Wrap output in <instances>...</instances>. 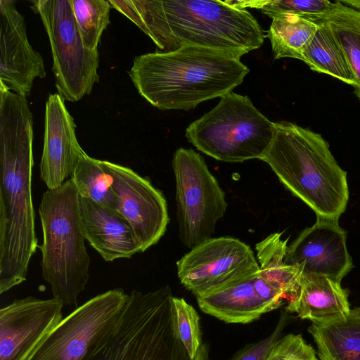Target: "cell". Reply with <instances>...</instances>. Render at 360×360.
Masks as SVG:
<instances>
[{
	"label": "cell",
	"instance_id": "6da1fadb",
	"mask_svg": "<svg viewBox=\"0 0 360 360\" xmlns=\"http://www.w3.org/2000/svg\"><path fill=\"white\" fill-rule=\"evenodd\" d=\"M33 115L0 85V293L26 280L38 240L32 196Z\"/></svg>",
	"mask_w": 360,
	"mask_h": 360
},
{
	"label": "cell",
	"instance_id": "7a4b0ae2",
	"mask_svg": "<svg viewBox=\"0 0 360 360\" xmlns=\"http://www.w3.org/2000/svg\"><path fill=\"white\" fill-rule=\"evenodd\" d=\"M111 4L153 41L157 52L201 46L240 58L264 39L253 15L228 0H115Z\"/></svg>",
	"mask_w": 360,
	"mask_h": 360
},
{
	"label": "cell",
	"instance_id": "3957f363",
	"mask_svg": "<svg viewBox=\"0 0 360 360\" xmlns=\"http://www.w3.org/2000/svg\"><path fill=\"white\" fill-rule=\"evenodd\" d=\"M240 59L212 49L185 46L136 56L129 75L154 107L188 110L240 85L250 71Z\"/></svg>",
	"mask_w": 360,
	"mask_h": 360
},
{
	"label": "cell",
	"instance_id": "277c9868",
	"mask_svg": "<svg viewBox=\"0 0 360 360\" xmlns=\"http://www.w3.org/2000/svg\"><path fill=\"white\" fill-rule=\"evenodd\" d=\"M262 160L317 219L338 221L349 200L347 172L321 134L292 122H274L273 139Z\"/></svg>",
	"mask_w": 360,
	"mask_h": 360
},
{
	"label": "cell",
	"instance_id": "5b68a950",
	"mask_svg": "<svg viewBox=\"0 0 360 360\" xmlns=\"http://www.w3.org/2000/svg\"><path fill=\"white\" fill-rule=\"evenodd\" d=\"M169 286L136 290L115 324L89 348L82 360H209L202 345L191 359L178 335Z\"/></svg>",
	"mask_w": 360,
	"mask_h": 360
},
{
	"label": "cell",
	"instance_id": "8992f818",
	"mask_svg": "<svg viewBox=\"0 0 360 360\" xmlns=\"http://www.w3.org/2000/svg\"><path fill=\"white\" fill-rule=\"evenodd\" d=\"M43 242L42 278L53 297L77 307V297L89 279L90 257L84 245L79 193L71 179L60 188L46 191L39 207Z\"/></svg>",
	"mask_w": 360,
	"mask_h": 360
},
{
	"label": "cell",
	"instance_id": "52a82bcc",
	"mask_svg": "<svg viewBox=\"0 0 360 360\" xmlns=\"http://www.w3.org/2000/svg\"><path fill=\"white\" fill-rule=\"evenodd\" d=\"M274 131L271 122L247 96L233 91L221 96L210 111L193 122L186 137L198 150L220 161L262 160Z\"/></svg>",
	"mask_w": 360,
	"mask_h": 360
},
{
	"label": "cell",
	"instance_id": "ba28073f",
	"mask_svg": "<svg viewBox=\"0 0 360 360\" xmlns=\"http://www.w3.org/2000/svg\"><path fill=\"white\" fill-rule=\"evenodd\" d=\"M32 4L50 42L58 94L64 101H78L90 94L98 82V49L84 46L70 0H37Z\"/></svg>",
	"mask_w": 360,
	"mask_h": 360
},
{
	"label": "cell",
	"instance_id": "9c48e42d",
	"mask_svg": "<svg viewBox=\"0 0 360 360\" xmlns=\"http://www.w3.org/2000/svg\"><path fill=\"white\" fill-rule=\"evenodd\" d=\"M172 165L179 238L192 249L212 238L228 204L224 191L201 155L180 148L174 154Z\"/></svg>",
	"mask_w": 360,
	"mask_h": 360
},
{
	"label": "cell",
	"instance_id": "30bf717a",
	"mask_svg": "<svg viewBox=\"0 0 360 360\" xmlns=\"http://www.w3.org/2000/svg\"><path fill=\"white\" fill-rule=\"evenodd\" d=\"M122 288L99 294L63 318L27 360H82L116 322L127 300Z\"/></svg>",
	"mask_w": 360,
	"mask_h": 360
},
{
	"label": "cell",
	"instance_id": "8fae6325",
	"mask_svg": "<svg viewBox=\"0 0 360 360\" xmlns=\"http://www.w3.org/2000/svg\"><path fill=\"white\" fill-rule=\"evenodd\" d=\"M176 266L181 284L195 297L259 270L252 249L229 236L212 238L191 249Z\"/></svg>",
	"mask_w": 360,
	"mask_h": 360
},
{
	"label": "cell",
	"instance_id": "7c38bea8",
	"mask_svg": "<svg viewBox=\"0 0 360 360\" xmlns=\"http://www.w3.org/2000/svg\"><path fill=\"white\" fill-rule=\"evenodd\" d=\"M99 164L111 178L120 200V212L131 224L142 252H145L160 240L169 223L162 193L129 167L106 160H99Z\"/></svg>",
	"mask_w": 360,
	"mask_h": 360
},
{
	"label": "cell",
	"instance_id": "4fadbf2b",
	"mask_svg": "<svg viewBox=\"0 0 360 360\" xmlns=\"http://www.w3.org/2000/svg\"><path fill=\"white\" fill-rule=\"evenodd\" d=\"M64 305L29 296L1 308L0 360H27L63 319Z\"/></svg>",
	"mask_w": 360,
	"mask_h": 360
},
{
	"label": "cell",
	"instance_id": "5bb4252c",
	"mask_svg": "<svg viewBox=\"0 0 360 360\" xmlns=\"http://www.w3.org/2000/svg\"><path fill=\"white\" fill-rule=\"evenodd\" d=\"M346 239L338 221L317 219L288 246L284 262L301 276H326L341 283L353 268Z\"/></svg>",
	"mask_w": 360,
	"mask_h": 360
},
{
	"label": "cell",
	"instance_id": "9a60e30c",
	"mask_svg": "<svg viewBox=\"0 0 360 360\" xmlns=\"http://www.w3.org/2000/svg\"><path fill=\"white\" fill-rule=\"evenodd\" d=\"M46 75L43 58L29 42L15 1L0 0V84L26 97L34 79Z\"/></svg>",
	"mask_w": 360,
	"mask_h": 360
},
{
	"label": "cell",
	"instance_id": "2e32d148",
	"mask_svg": "<svg viewBox=\"0 0 360 360\" xmlns=\"http://www.w3.org/2000/svg\"><path fill=\"white\" fill-rule=\"evenodd\" d=\"M74 118L58 94L46 103L40 177L49 190L60 188L71 175L84 152L75 134Z\"/></svg>",
	"mask_w": 360,
	"mask_h": 360
},
{
	"label": "cell",
	"instance_id": "e0dca14e",
	"mask_svg": "<svg viewBox=\"0 0 360 360\" xmlns=\"http://www.w3.org/2000/svg\"><path fill=\"white\" fill-rule=\"evenodd\" d=\"M79 210L85 239L105 261L142 252L131 224L120 212L79 195Z\"/></svg>",
	"mask_w": 360,
	"mask_h": 360
},
{
	"label": "cell",
	"instance_id": "ac0fdd59",
	"mask_svg": "<svg viewBox=\"0 0 360 360\" xmlns=\"http://www.w3.org/2000/svg\"><path fill=\"white\" fill-rule=\"evenodd\" d=\"M348 295L340 283L328 277L301 276L298 292L285 309L314 323H328L350 313Z\"/></svg>",
	"mask_w": 360,
	"mask_h": 360
},
{
	"label": "cell",
	"instance_id": "d6986e66",
	"mask_svg": "<svg viewBox=\"0 0 360 360\" xmlns=\"http://www.w3.org/2000/svg\"><path fill=\"white\" fill-rule=\"evenodd\" d=\"M257 272L197 296L199 307L228 323H248L259 319L266 311L256 290Z\"/></svg>",
	"mask_w": 360,
	"mask_h": 360
},
{
	"label": "cell",
	"instance_id": "ffe728a7",
	"mask_svg": "<svg viewBox=\"0 0 360 360\" xmlns=\"http://www.w3.org/2000/svg\"><path fill=\"white\" fill-rule=\"evenodd\" d=\"M320 360H360V311L351 309L345 318L308 329Z\"/></svg>",
	"mask_w": 360,
	"mask_h": 360
},
{
	"label": "cell",
	"instance_id": "44dd1931",
	"mask_svg": "<svg viewBox=\"0 0 360 360\" xmlns=\"http://www.w3.org/2000/svg\"><path fill=\"white\" fill-rule=\"evenodd\" d=\"M319 25L312 40L304 51L302 60L311 70L330 75L354 86V77L345 52L325 22L312 20Z\"/></svg>",
	"mask_w": 360,
	"mask_h": 360
},
{
	"label": "cell",
	"instance_id": "7402d4cb",
	"mask_svg": "<svg viewBox=\"0 0 360 360\" xmlns=\"http://www.w3.org/2000/svg\"><path fill=\"white\" fill-rule=\"evenodd\" d=\"M319 25L304 16L283 13L272 18L267 32L275 59L292 58L301 60L314 37Z\"/></svg>",
	"mask_w": 360,
	"mask_h": 360
},
{
	"label": "cell",
	"instance_id": "603a6c76",
	"mask_svg": "<svg viewBox=\"0 0 360 360\" xmlns=\"http://www.w3.org/2000/svg\"><path fill=\"white\" fill-rule=\"evenodd\" d=\"M334 8L327 14L314 18L325 22L342 49L350 65L355 84L356 96L360 101V10L335 1Z\"/></svg>",
	"mask_w": 360,
	"mask_h": 360
},
{
	"label": "cell",
	"instance_id": "cb8c5ba5",
	"mask_svg": "<svg viewBox=\"0 0 360 360\" xmlns=\"http://www.w3.org/2000/svg\"><path fill=\"white\" fill-rule=\"evenodd\" d=\"M281 236V233H271L258 243L257 257L261 271L285 292L288 302L298 292L301 273L296 267L285 263L288 238L283 240Z\"/></svg>",
	"mask_w": 360,
	"mask_h": 360
},
{
	"label": "cell",
	"instance_id": "d4e9b609",
	"mask_svg": "<svg viewBox=\"0 0 360 360\" xmlns=\"http://www.w3.org/2000/svg\"><path fill=\"white\" fill-rule=\"evenodd\" d=\"M70 179L79 195L120 212V200L113 190L111 178L101 167L99 160L84 151Z\"/></svg>",
	"mask_w": 360,
	"mask_h": 360
},
{
	"label": "cell",
	"instance_id": "484cf974",
	"mask_svg": "<svg viewBox=\"0 0 360 360\" xmlns=\"http://www.w3.org/2000/svg\"><path fill=\"white\" fill-rule=\"evenodd\" d=\"M71 6L84 46L98 49L103 31L110 22L108 0H70Z\"/></svg>",
	"mask_w": 360,
	"mask_h": 360
},
{
	"label": "cell",
	"instance_id": "4316f807",
	"mask_svg": "<svg viewBox=\"0 0 360 360\" xmlns=\"http://www.w3.org/2000/svg\"><path fill=\"white\" fill-rule=\"evenodd\" d=\"M240 8H252L270 18L283 13H292L314 18L332 11L335 2L328 0H228Z\"/></svg>",
	"mask_w": 360,
	"mask_h": 360
},
{
	"label": "cell",
	"instance_id": "83f0119b",
	"mask_svg": "<svg viewBox=\"0 0 360 360\" xmlns=\"http://www.w3.org/2000/svg\"><path fill=\"white\" fill-rule=\"evenodd\" d=\"M173 304L178 335L189 356L194 359L202 345L200 317L184 299L174 297Z\"/></svg>",
	"mask_w": 360,
	"mask_h": 360
},
{
	"label": "cell",
	"instance_id": "f1b7e54d",
	"mask_svg": "<svg viewBox=\"0 0 360 360\" xmlns=\"http://www.w3.org/2000/svg\"><path fill=\"white\" fill-rule=\"evenodd\" d=\"M265 360H317L316 352L301 335L288 334L280 338Z\"/></svg>",
	"mask_w": 360,
	"mask_h": 360
},
{
	"label": "cell",
	"instance_id": "f546056e",
	"mask_svg": "<svg viewBox=\"0 0 360 360\" xmlns=\"http://www.w3.org/2000/svg\"><path fill=\"white\" fill-rule=\"evenodd\" d=\"M285 319H281L276 328L267 338L253 344H249L238 351L230 360H265L280 339L284 327Z\"/></svg>",
	"mask_w": 360,
	"mask_h": 360
},
{
	"label": "cell",
	"instance_id": "4dcf8cb0",
	"mask_svg": "<svg viewBox=\"0 0 360 360\" xmlns=\"http://www.w3.org/2000/svg\"><path fill=\"white\" fill-rule=\"evenodd\" d=\"M342 4L352 8L360 10V0H339Z\"/></svg>",
	"mask_w": 360,
	"mask_h": 360
},
{
	"label": "cell",
	"instance_id": "1f68e13d",
	"mask_svg": "<svg viewBox=\"0 0 360 360\" xmlns=\"http://www.w3.org/2000/svg\"><path fill=\"white\" fill-rule=\"evenodd\" d=\"M358 309H359V311H360V307H358Z\"/></svg>",
	"mask_w": 360,
	"mask_h": 360
}]
</instances>
